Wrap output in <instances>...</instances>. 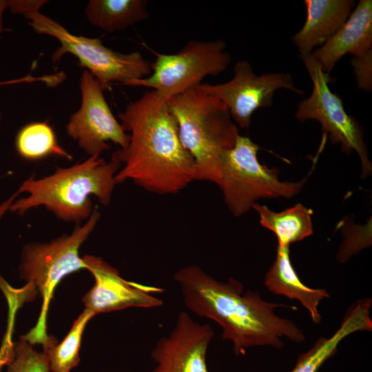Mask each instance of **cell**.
Listing matches in <instances>:
<instances>
[{
    "label": "cell",
    "mask_w": 372,
    "mask_h": 372,
    "mask_svg": "<svg viewBox=\"0 0 372 372\" xmlns=\"http://www.w3.org/2000/svg\"><path fill=\"white\" fill-rule=\"evenodd\" d=\"M118 117L130 141L112 155L123 165L116 185L132 180L149 192L174 194L196 180L195 162L180 141L167 101L155 91L130 103Z\"/></svg>",
    "instance_id": "obj_1"
},
{
    "label": "cell",
    "mask_w": 372,
    "mask_h": 372,
    "mask_svg": "<svg viewBox=\"0 0 372 372\" xmlns=\"http://www.w3.org/2000/svg\"><path fill=\"white\" fill-rule=\"evenodd\" d=\"M174 279L186 307L220 325L222 338L233 343L237 355L253 347L282 348V338L295 342L305 339L293 321L275 312L280 307L297 310L295 306L265 301L256 291L244 293V286L238 280L230 278L225 282L218 281L197 265L180 268Z\"/></svg>",
    "instance_id": "obj_2"
},
{
    "label": "cell",
    "mask_w": 372,
    "mask_h": 372,
    "mask_svg": "<svg viewBox=\"0 0 372 372\" xmlns=\"http://www.w3.org/2000/svg\"><path fill=\"white\" fill-rule=\"evenodd\" d=\"M121 166L116 161L106 162L94 155L70 167L57 168L41 178L32 175L17 190L27 196L15 200L9 210L23 216L30 209L43 206L66 222L87 220L94 211L90 196L96 197L104 206L110 204Z\"/></svg>",
    "instance_id": "obj_3"
},
{
    "label": "cell",
    "mask_w": 372,
    "mask_h": 372,
    "mask_svg": "<svg viewBox=\"0 0 372 372\" xmlns=\"http://www.w3.org/2000/svg\"><path fill=\"white\" fill-rule=\"evenodd\" d=\"M183 147L192 156L196 180L217 184L222 154L239 135L225 105L198 85L167 101Z\"/></svg>",
    "instance_id": "obj_4"
},
{
    "label": "cell",
    "mask_w": 372,
    "mask_h": 372,
    "mask_svg": "<svg viewBox=\"0 0 372 372\" xmlns=\"http://www.w3.org/2000/svg\"><path fill=\"white\" fill-rule=\"evenodd\" d=\"M100 216L99 211L94 209L85 223L77 225L70 234H63L48 243L30 242L23 247L20 276L43 299L36 326L22 335L31 344L43 345L49 337L46 317L56 286L67 275L86 269L85 262L79 256V249L94 229Z\"/></svg>",
    "instance_id": "obj_5"
},
{
    "label": "cell",
    "mask_w": 372,
    "mask_h": 372,
    "mask_svg": "<svg viewBox=\"0 0 372 372\" xmlns=\"http://www.w3.org/2000/svg\"><path fill=\"white\" fill-rule=\"evenodd\" d=\"M260 149L248 136L239 134L234 145L221 155L216 185L234 216L245 214L260 198L293 197L307 181V176L296 182L281 181L278 169L259 162Z\"/></svg>",
    "instance_id": "obj_6"
},
{
    "label": "cell",
    "mask_w": 372,
    "mask_h": 372,
    "mask_svg": "<svg viewBox=\"0 0 372 372\" xmlns=\"http://www.w3.org/2000/svg\"><path fill=\"white\" fill-rule=\"evenodd\" d=\"M39 9H30L23 15L30 21L28 25L35 32L53 37L59 41L60 46L52 55L54 63L65 54L74 55L104 90L114 82L125 85L152 73V63L145 59L140 52H116L105 46L98 38L73 34L59 23L40 13Z\"/></svg>",
    "instance_id": "obj_7"
},
{
    "label": "cell",
    "mask_w": 372,
    "mask_h": 372,
    "mask_svg": "<svg viewBox=\"0 0 372 372\" xmlns=\"http://www.w3.org/2000/svg\"><path fill=\"white\" fill-rule=\"evenodd\" d=\"M226 48L222 40H192L174 54L159 53L148 47L156 56L152 73L125 85L152 88L167 101L200 85L205 77L218 76L226 70L231 59Z\"/></svg>",
    "instance_id": "obj_8"
},
{
    "label": "cell",
    "mask_w": 372,
    "mask_h": 372,
    "mask_svg": "<svg viewBox=\"0 0 372 372\" xmlns=\"http://www.w3.org/2000/svg\"><path fill=\"white\" fill-rule=\"evenodd\" d=\"M300 57L310 76L313 89L310 96L298 103L296 118L302 122L309 119L318 121L325 136L329 134L332 143L340 144L343 152L349 154L354 150L361 162L362 177H368L372 174V163L362 127L345 111L340 97L331 90L329 84L333 79L329 74L322 70L311 54Z\"/></svg>",
    "instance_id": "obj_9"
},
{
    "label": "cell",
    "mask_w": 372,
    "mask_h": 372,
    "mask_svg": "<svg viewBox=\"0 0 372 372\" xmlns=\"http://www.w3.org/2000/svg\"><path fill=\"white\" fill-rule=\"evenodd\" d=\"M198 86L222 101L234 122L244 129L249 128L251 116L257 110L271 105L277 90L287 89L304 94L295 87L289 74L274 72L257 76L246 60L236 63L231 80L215 85L201 83Z\"/></svg>",
    "instance_id": "obj_10"
},
{
    "label": "cell",
    "mask_w": 372,
    "mask_h": 372,
    "mask_svg": "<svg viewBox=\"0 0 372 372\" xmlns=\"http://www.w3.org/2000/svg\"><path fill=\"white\" fill-rule=\"evenodd\" d=\"M81 103L66 125L68 135L76 141L89 156H100L110 147L111 141L127 147L129 134L113 115L101 83L87 70L80 78Z\"/></svg>",
    "instance_id": "obj_11"
},
{
    "label": "cell",
    "mask_w": 372,
    "mask_h": 372,
    "mask_svg": "<svg viewBox=\"0 0 372 372\" xmlns=\"http://www.w3.org/2000/svg\"><path fill=\"white\" fill-rule=\"evenodd\" d=\"M82 258L86 269L95 280L94 285L82 301L85 309L95 315L129 307L154 308L163 305V300L154 294L163 293V289L126 280L99 257L86 255Z\"/></svg>",
    "instance_id": "obj_12"
},
{
    "label": "cell",
    "mask_w": 372,
    "mask_h": 372,
    "mask_svg": "<svg viewBox=\"0 0 372 372\" xmlns=\"http://www.w3.org/2000/svg\"><path fill=\"white\" fill-rule=\"evenodd\" d=\"M214 336L210 325L180 312L170 333L159 339L151 352L156 363L152 372H208L206 355Z\"/></svg>",
    "instance_id": "obj_13"
},
{
    "label": "cell",
    "mask_w": 372,
    "mask_h": 372,
    "mask_svg": "<svg viewBox=\"0 0 372 372\" xmlns=\"http://www.w3.org/2000/svg\"><path fill=\"white\" fill-rule=\"evenodd\" d=\"M372 50V1L360 0L342 28L312 56L329 74L345 54L359 56Z\"/></svg>",
    "instance_id": "obj_14"
},
{
    "label": "cell",
    "mask_w": 372,
    "mask_h": 372,
    "mask_svg": "<svg viewBox=\"0 0 372 372\" xmlns=\"http://www.w3.org/2000/svg\"><path fill=\"white\" fill-rule=\"evenodd\" d=\"M307 17L302 28L291 37L300 55L310 54L344 24L354 6L352 0H305Z\"/></svg>",
    "instance_id": "obj_15"
},
{
    "label": "cell",
    "mask_w": 372,
    "mask_h": 372,
    "mask_svg": "<svg viewBox=\"0 0 372 372\" xmlns=\"http://www.w3.org/2000/svg\"><path fill=\"white\" fill-rule=\"evenodd\" d=\"M372 300L361 298L347 309L339 328L330 337H320L305 353L300 354L291 372H317L323 363L337 352L339 344L346 337L358 331H371L370 309Z\"/></svg>",
    "instance_id": "obj_16"
},
{
    "label": "cell",
    "mask_w": 372,
    "mask_h": 372,
    "mask_svg": "<svg viewBox=\"0 0 372 372\" xmlns=\"http://www.w3.org/2000/svg\"><path fill=\"white\" fill-rule=\"evenodd\" d=\"M264 283L271 292L298 300L309 312L315 324L321 322L318 305L321 300L329 298V294L324 289H312L301 282L290 260L289 247L278 246Z\"/></svg>",
    "instance_id": "obj_17"
},
{
    "label": "cell",
    "mask_w": 372,
    "mask_h": 372,
    "mask_svg": "<svg viewBox=\"0 0 372 372\" xmlns=\"http://www.w3.org/2000/svg\"><path fill=\"white\" fill-rule=\"evenodd\" d=\"M252 208L258 214L260 225L275 234L278 247H289L313 234V210L301 203L278 212L257 203Z\"/></svg>",
    "instance_id": "obj_18"
},
{
    "label": "cell",
    "mask_w": 372,
    "mask_h": 372,
    "mask_svg": "<svg viewBox=\"0 0 372 372\" xmlns=\"http://www.w3.org/2000/svg\"><path fill=\"white\" fill-rule=\"evenodd\" d=\"M85 14L92 25L107 32L124 30L149 17L145 0H90Z\"/></svg>",
    "instance_id": "obj_19"
},
{
    "label": "cell",
    "mask_w": 372,
    "mask_h": 372,
    "mask_svg": "<svg viewBox=\"0 0 372 372\" xmlns=\"http://www.w3.org/2000/svg\"><path fill=\"white\" fill-rule=\"evenodd\" d=\"M15 147L18 154L27 161H39L51 156L72 160L59 145L47 121L30 123L22 127L16 136Z\"/></svg>",
    "instance_id": "obj_20"
},
{
    "label": "cell",
    "mask_w": 372,
    "mask_h": 372,
    "mask_svg": "<svg viewBox=\"0 0 372 372\" xmlns=\"http://www.w3.org/2000/svg\"><path fill=\"white\" fill-rule=\"evenodd\" d=\"M94 316L92 311L85 308L61 342L49 336L43 348L48 355L51 372H70L79 364L83 333Z\"/></svg>",
    "instance_id": "obj_21"
},
{
    "label": "cell",
    "mask_w": 372,
    "mask_h": 372,
    "mask_svg": "<svg viewBox=\"0 0 372 372\" xmlns=\"http://www.w3.org/2000/svg\"><path fill=\"white\" fill-rule=\"evenodd\" d=\"M6 372H51L47 353L34 349L22 336L14 342V356Z\"/></svg>",
    "instance_id": "obj_22"
},
{
    "label": "cell",
    "mask_w": 372,
    "mask_h": 372,
    "mask_svg": "<svg viewBox=\"0 0 372 372\" xmlns=\"http://www.w3.org/2000/svg\"><path fill=\"white\" fill-rule=\"evenodd\" d=\"M340 229L343 231L345 237L344 242L340 246L338 258L340 262L346 261L351 256L352 246L355 240L357 252L365 248L364 245L360 242H363L367 247L371 244V219L365 225H356L354 223L341 222L339 225Z\"/></svg>",
    "instance_id": "obj_23"
},
{
    "label": "cell",
    "mask_w": 372,
    "mask_h": 372,
    "mask_svg": "<svg viewBox=\"0 0 372 372\" xmlns=\"http://www.w3.org/2000/svg\"><path fill=\"white\" fill-rule=\"evenodd\" d=\"M358 87L363 92L372 90V50L351 60Z\"/></svg>",
    "instance_id": "obj_24"
},
{
    "label": "cell",
    "mask_w": 372,
    "mask_h": 372,
    "mask_svg": "<svg viewBox=\"0 0 372 372\" xmlns=\"http://www.w3.org/2000/svg\"><path fill=\"white\" fill-rule=\"evenodd\" d=\"M18 307L14 304H9V318L8 329L3 336L0 347V372L4 366L12 360L14 356V342L12 341L14 315Z\"/></svg>",
    "instance_id": "obj_25"
},
{
    "label": "cell",
    "mask_w": 372,
    "mask_h": 372,
    "mask_svg": "<svg viewBox=\"0 0 372 372\" xmlns=\"http://www.w3.org/2000/svg\"><path fill=\"white\" fill-rule=\"evenodd\" d=\"M19 193L17 191L9 198L0 204V220L7 211L9 210L12 203L16 200Z\"/></svg>",
    "instance_id": "obj_26"
},
{
    "label": "cell",
    "mask_w": 372,
    "mask_h": 372,
    "mask_svg": "<svg viewBox=\"0 0 372 372\" xmlns=\"http://www.w3.org/2000/svg\"><path fill=\"white\" fill-rule=\"evenodd\" d=\"M9 0H0V32L3 31L2 17L4 10L8 8Z\"/></svg>",
    "instance_id": "obj_27"
},
{
    "label": "cell",
    "mask_w": 372,
    "mask_h": 372,
    "mask_svg": "<svg viewBox=\"0 0 372 372\" xmlns=\"http://www.w3.org/2000/svg\"><path fill=\"white\" fill-rule=\"evenodd\" d=\"M30 81L28 77H25V78H23V79H17V80H14V81H6V82H0V85H2L3 84L14 83H17V82H21V81ZM1 113L0 112V121H1Z\"/></svg>",
    "instance_id": "obj_28"
}]
</instances>
